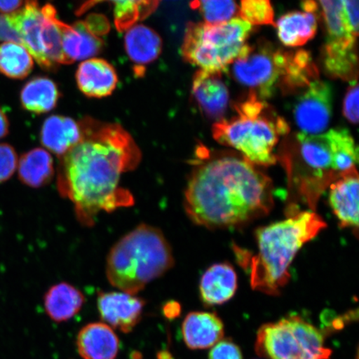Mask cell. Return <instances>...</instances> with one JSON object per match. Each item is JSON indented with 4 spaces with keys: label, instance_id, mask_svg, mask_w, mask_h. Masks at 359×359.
I'll use <instances>...</instances> for the list:
<instances>
[{
    "label": "cell",
    "instance_id": "37",
    "mask_svg": "<svg viewBox=\"0 0 359 359\" xmlns=\"http://www.w3.org/2000/svg\"><path fill=\"white\" fill-rule=\"evenodd\" d=\"M8 129H10V123L7 116L1 109H0V139L6 137L8 133Z\"/></svg>",
    "mask_w": 359,
    "mask_h": 359
},
{
    "label": "cell",
    "instance_id": "19",
    "mask_svg": "<svg viewBox=\"0 0 359 359\" xmlns=\"http://www.w3.org/2000/svg\"><path fill=\"white\" fill-rule=\"evenodd\" d=\"M83 359H115L120 341L114 329L103 322L91 323L79 331L76 340Z\"/></svg>",
    "mask_w": 359,
    "mask_h": 359
},
{
    "label": "cell",
    "instance_id": "34",
    "mask_svg": "<svg viewBox=\"0 0 359 359\" xmlns=\"http://www.w3.org/2000/svg\"><path fill=\"white\" fill-rule=\"evenodd\" d=\"M209 359H243L239 347L231 339L219 341L209 354Z\"/></svg>",
    "mask_w": 359,
    "mask_h": 359
},
{
    "label": "cell",
    "instance_id": "30",
    "mask_svg": "<svg viewBox=\"0 0 359 359\" xmlns=\"http://www.w3.org/2000/svg\"><path fill=\"white\" fill-rule=\"evenodd\" d=\"M192 6L199 11L205 22L209 25L230 21L238 13L236 0H196Z\"/></svg>",
    "mask_w": 359,
    "mask_h": 359
},
{
    "label": "cell",
    "instance_id": "4",
    "mask_svg": "<svg viewBox=\"0 0 359 359\" xmlns=\"http://www.w3.org/2000/svg\"><path fill=\"white\" fill-rule=\"evenodd\" d=\"M283 161L292 184L316 208L327 187L356 170L358 150L347 129H331L318 135L300 133L290 149L283 154Z\"/></svg>",
    "mask_w": 359,
    "mask_h": 359
},
{
    "label": "cell",
    "instance_id": "10",
    "mask_svg": "<svg viewBox=\"0 0 359 359\" xmlns=\"http://www.w3.org/2000/svg\"><path fill=\"white\" fill-rule=\"evenodd\" d=\"M286 60V52L276 49L266 40L245 44L231 65L233 77L251 90L260 100L272 95L280 83Z\"/></svg>",
    "mask_w": 359,
    "mask_h": 359
},
{
    "label": "cell",
    "instance_id": "1",
    "mask_svg": "<svg viewBox=\"0 0 359 359\" xmlns=\"http://www.w3.org/2000/svg\"><path fill=\"white\" fill-rule=\"evenodd\" d=\"M79 123L82 137L60 157L57 187L74 204L80 223L92 226L98 213L134 204L131 192L120 182L123 174L140 164L142 152L131 134L118 123L91 118Z\"/></svg>",
    "mask_w": 359,
    "mask_h": 359
},
{
    "label": "cell",
    "instance_id": "31",
    "mask_svg": "<svg viewBox=\"0 0 359 359\" xmlns=\"http://www.w3.org/2000/svg\"><path fill=\"white\" fill-rule=\"evenodd\" d=\"M271 0H241L239 18L250 25H273Z\"/></svg>",
    "mask_w": 359,
    "mask_h": 359
},
{
    "label": "cell",
    "instance_id": "17",
    "mask_svg": "<svg viewBox=\"0 0 359 359\" xmlns=\"http://www.w3.org/2000/svg\"><path fill=\"white\" fill-rule=\"evenodd\" d=\"M76 81L84 95L102 98L114 92L118 86V77L114 66L109 62L93 57L79 65Z\"/></svg>",
    "mask_w": 359,
    "mask_h": 359
},
{
    "label": "cell",
    "instance_id": "28",
    "mask_svg": "<svg viewBox=\"0 0 359 359\" xmlns=\"http://www.w3.org/2000/svg\"><path fill=\"white\" fill-rule=\"evenodd\" d=\"M60 97V90L53 80L37 77L29 81L22 88L20 101L26 111L42 114L55 109Z\"/></svg>",
    "mask_w": 359,
    "mask_h": 359
},
{
    "label": "cell",
    "instance_id": "13",
    "mask_svg": "<svg viewBox=\"0 0 359 359\" xmlns=\"http://www.w3.org/2000/svg\"><path fill=\"white\" fill-rule=\"evenodd\" d=\"M97 304L103 323L124 334L140 323L146 305L144 299L123 291L100 292Z\"/></svg>",
    "mask_w": 359,
    "mask_h": 359
},
{
    "label": "cell",
    "instance_id": "35",
    "mask_svg": "<svg viewBox=\"0 0 359 359\" xmlns=\"http://www.w3.org/2000/svg\"><path fill=\"white\" fill-rule=\"evenodd\" d=\"M0 40L22 44L20 36L13 28L8 15H0Z\"/></svg>",
    "mask_w": 359,
    "mask_h": 359
},
{
    "label": "cell",
    "instance_id": "3",
    "mask_svg": "<svg viewBox=\"0 0 359 359\" xmlns=\"http://www.w3.org/2000/svg\"><path fill=\"white\" fill-rule=\"evenodd\" d=\"M326 227V223L313 212L290 215L284 221L269 224L255 232L257 252L236 253L242 266L250 273L255 290L278 295L290 280L292 262L299 250Z\"/></svg>",
    "mask_w": 359,
    "mask_h": 359
},
{
    "label": "cell",
    "instance_id": "9",
    "mask_svg": "<svg viewBox=\"0 0 359 359\" xmlns=\"http://www.w3.org/2000/svg\"><path fill=\"white\" fill-rule=\"evenodd\" d=\"M255 351L268 359H329L332 354L320 331L296 316L260 327Z\"/></svg>",
    "mask_w": 359,
    "mask_h": 359
},
{
    "label": "cell",
    "instance_id": "15",
    "mask_svg": "<svg viewBox=\"0 0 359 359\" xmlns=\"http://www.w3.org/2000/svg\"><path fill=\"white\" fill-rule=\"evenodd\" d=\"M192 95L206 118L217 122L223 119L230 102V93L222 72L197 71L193 78Z\"/></svg>",
    "mask_w": 359,
    "mask_h": 359
},
{
    "label": "cell",
    "instance_id": "36",
    "mask_svg": "<svg viewBox=\"0 0 359 359\" xmlns=\"http://www.w3.org/2000/svg\"><path fill=\"white\" fill-rule=\"evenodd\" d=\"M26 0H0V13L2 15H12L21 10Z\"/></svg>",
    "mask_w": 359,
    "mask_h": 359
},
{
    "label": "cell",
    "instance_id": "22",
    "mask_svg": "<svg viewBox=\"0 0 359 359\" xmlns=\"http://www.w3.org/2000/svg\"><path fill=\"white\" fill-rule=\"evenodd\" d=\"M81 137L79 123L64 116H49L44 121L40 132L42 145L58 158L78 144Z\"/></svg>",
    "mask_w": 359,
    "mask_h": 359
},
{
    "label": "cell",
    "instance_id": "12",
    "mask_svg": "<svg viewBox=\"0 0 359 359\" xmlns=\"http://www.w3.org/2000/svg\"><path fill=\"white\" fill-rule=\"evenodd\" d=\"M60 29L65 65L90 60L102 51L104 43L101 36L104 31L95 17L89 16L88 20L76 22L73 25L60 20Z\"/></svg>",
    "mask_w": 359,
    "mask_h": 359
},
{
    "label": "cell",
    "instance_id": "16",
    "mask_svg": "<svg viewBox=\"0 0 359 359\" xmlns=\"http://www.w3.org/2000/svg\"><path fill=\"white\" fill-rule=\"evenodd\" d=\"M303 11L286 13L278 20V37L286 47H302L316 36L318 7L316 0H303Z\"/></svg>",
    "mask_w": 359,
    "mask_h": 359
},
{
    "label": "cell",
    "instance_id": "33",
    "mask_svg": "<svg viewBox=\"0 0 359 359\" xmlns=\"http://www.w3.org/2000/svg\"><path fill=\"white\" fill-rule=\"evenodd\" d=\"M358 80L350 83L344 101V115L348 122L357 124L358 122Z\"/></svg>",
    "mask_w": 359,
    "mask_h": 359
},
{
    "label": "cell",
    "instance_id": "14",
    "mask_svg": "<svg viewBox=\"0 0 359 359\" xmlns=\"http://www.w3.org/2000/svg\"><path fill=\"white\" fill-rule=\"evenodd\" d=\"M21 43L43 69L49 70L43 53L45 16L38 0H26L21 10L8 15Z\"/></svg>",
    "mask_w": 359,
    "mask_h": 359
},
{
    "label": "cell",
    "instance_id": "38",
    "mask_svg": "<svg viewBox=\"0 0 359 359\" xmlns=\"http://www.w3.org/2000/svg\"><path fill=\"white\" fill-rule=\"evenodd\" d=\"M181 309L178 304L172 302L165 305L164 308V313L165 317L169 318H175L179 316Z\"/></svg>",
    "mask_w": 359,
    "mask_h": 359
},
{
    "label": "cell",
    "instance_id": "2",
    "mask_svg": "<svg viewBox=\"0 0 359 359\" xmlns=\"http://www.w3.org/2000/svg\"><path fill=\"white\" fill-rule=\"evenodd\" d=\"M199 152L184 200L193 222L210 229L235 227L271 212L272 182L257 165L242 156L206 157Z\"/></svg>",
    "mask_w": 359,
    "mask_h": 359
},
{
    "label": "cell",
    "instance_id": "8",
    "mask_svg": "<svg viewBox=\"0 0 359 359\" xmlns=\"http://www.w3.org/2000/svg\"><path fill=\"white\" fill-rule=\"evenodd\" d=\"M326 27L323 65L331 78L358 80V0H316Z\"/></svg>",
    "mask_w": 359,
    "mask_h": 359
},
{
    "label": "cell",
    "instance_id": "27",
    "mask_svg": "<svg viewBox=\"0 0 359 359\" xmlns=\"http://www.w3.org/2000/svg\"><path fill=\"white\" fill-rule=\"evenodd\" d=\"M18 174L25 185L40 188L50 183L55 177V163L50 152L43 148L26 152L18 163Z\"/></svg>",
    "mask_w": 359,
    "mask_h": 359
},
{
    "label": "cell",
    "instance_id": "32",
    "mask_svg": "<svg viewBox=\"0 0 359 359\" xmlns=\"http://www.w3.org/2000/svg\"><path fill=\"white\" fill-rule=\"evenodd\" d=\"M18 156L13 147L0 143V183L11 179L18 168Z\"/></svg>",
    "mask_w": 359,
    "mask_h": 359
},
{
    "label": "cell",
    "instance_id": "26",
    "mask_svg": "<svg viewBox=\"0 0 359 359\" xmlns=\"http://www.w3.org/2000/svg\"><path fill=\"white\" fill-rule=\"evenodd\" d=\"M318 79V67L307 51L286 52L284 72L280 81L285 93L297 92Z\"/></svg>",
    "mask_w": 359,
    "mask_h": 359
},
{
    "label": "cell",
    "instance_id": "29",
    "mask_svg": "<svg viewBox=\"0 0 359 359\" xmlns=\"http://www.w3.org/2000/svg\"><path fill=\"white\" fill-rule=\"evenodd\" d=\"M34 60L24 45L15 42L0 44V73L13 79L27 77L34 69Z\"/></svg>",
    "mask_w": 359,
    "mask_h": 359
},
{
    "label": "cell",
    "instance_id": "20",
    "mask_svg": "<svg viewBox=\"0 0 359 359\" xmlns=\"http://www.w3.org/2000/svg\"><path fill=\"white\" fill-rule=\"evenodd\" d=\"M184 342L191 349H205L222 340L224 325L217 314L191 312L187 314L182 327Z\"/></svg>",
    "mask_w": 359,
    "mask_h": 359
},
{
    "label": "cell",
    "instance_id": "23",
    "mask_svg": "<svg viewBox=\"0 0 359 359\" xmlns=\"http://www.w3.org/2000/svg\"><path fill=\"white\" fill-rule=\"evenodd\" d=\"M77 15L86 13L98 4L109 2L114 6V24L119 32H124L147 19L159 6L161 0H81Z\"/></svg>",
    "mask_w": 359,
    "mask_h": 359
},
{
    "label": "cell",
    "instance_id": "7",
    "mask_svg": "<svg viewBox=\"0 0 359 359\" xmlns=\"http://www.w3.org/2000/svg\"><path fill=\"white\" fill-rule=\"evenodd\" d=\"M252 27L239 17L219 25L188 22L182 55L201 70L222 73L240 55Z\"/></svg>",
    "mask_w": 359,
    "mask_h": 359
},
{
    "label": "cell",
    "instance_id": "24",
    "mask_svg": "<svg viewBox=\"0 0 359 359\" xmlns=\"http://www.w3.org/2000/svg\"><path fill=\"white\" fill-rule=\"evenodd\" d=\"M84 302L82 292L65 282L52 286L43 299L45 311L57 323L69 321L77 316Z\"/></svg>",
    "mask_w": 359,
    "mask_h": 359
},
{
    "label": "cell",
    "instance_id": "11",
    "mask_svg": "<svg viewBox=\"0 0 359 359\" xmlns=\"http://www.w3.org/2000/svg\"><path fill=\"white\" fill-rule=\"evenodd\" d=\"M296 124L302 133L322 134L329 127L332 116V90L329 83L316 80L299 96L294 106Z\"/></svg>",
    "mask_w": 359,
    "mask_h": 359
},
{
    "label": "cell",
    "instance_id": "18",
    "mask_svg": "<svg viewBox=\"0 0 359 359\" xmlns=\"http://www.w3.org/2000/svg\"><path fill=\"white\" fill-rule=\"evenodd\" d=\"M358 188L357 169L330 186V205L342 227H358Z\"/></svg>",
    "mask_w": 359,
    "mask_h": 359
},
{
    "label": "cell",
    "instance_id": "25",
    "mask_svg": "<svg viewBox=\"0 0 359 359\" xmlns=\"http://www.w3.org/2000/svg\"><path fill=\"white\" fill-rule=\"evenodd\" d=\"M126 31V52L135 65L145 66L158 58L163 49V40L155 30L137 24Z\"/></svg>",
    "mask_w": 359,
    "mask_h": 359
},
{
    "label": "cell",
    "instance_id": "21",
    "mask_svg": "<svg viewBox=\"0 0 359 359\" xmlns=\"http://www.w3.org/2000/svg\"><path fill=\"white\" fill-rule=\"evenodd\" d=\"M237 276L231 264H213L201 277L200 294L202 302L208 306L226 303L235 295Z\"/></svg>",
    "mask_w": 359,
    "mask_h": 359
},
{
    "label": "cell",
    "instance_id": "6",
    "mask_svg": "<svg viewBox=\"0 0 359 359\" xmlns=\"http://www.w3.org/2000/svg\"><path fill=\"white\" fill-rule=\"evenodd\" d=\"M236 116L213 125V137L219 144L240 151L255 165L269 167L276 163L275 148L289 125L266 102L250 93L235 105Z\"/></svg>",
    "mask_w": 359,
    "mask_h": 359
},
{
    "label": "cell",
    "instance_id": "5",
    "mask_svg": "<svg viewBox=\"0 0 359 359\" xmlns=\"http://www.w3.org/2000/svg\"><path fill=\"white\" fill-rule=\"evenodd\" d=\"M173 266L172 250L163 233L142 224L111 249L107 277L120 291L136 295Z\"/></svg>",
    "mask_w": 359,
    "mask_h": 359
}]
</instances>
